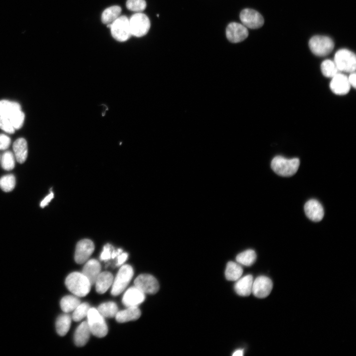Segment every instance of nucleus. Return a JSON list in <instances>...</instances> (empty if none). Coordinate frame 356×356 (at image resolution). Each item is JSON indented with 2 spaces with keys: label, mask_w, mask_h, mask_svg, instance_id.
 <instances>
[{
  "label": "nucleus",
  "mask_w": 356,
  "mask_h": 356,
  "mask_svg": "<svg viewBox=\"0 0 356 356\" xmlns=\"http://www.w3.org/2000/svg\"><path fill=\"white\" fill-rule=\"evenodd\" d=\"M113 280L112 274L109 271H103L98 275L95 284L98 293L103 294L112 285Z\"/></svg>",
  "instance_id": "21"
},
{
  "label": "nucleus",
  "mask_w": 356,
  "mask_h": 356,
  "mask_svg": "<svg viewBox=\"0 0 356 356\" xmlns=\"http://www.w3.org/2000/svg\"><path fill=\"white\" fill-rule=\"evenodd\" d=\"M144 300V293L134 286L126 291L122 299V303L127 307H134L141 304Z\"/></svg>",
  "instance_id": "16"
},
{
  "label": "nucleus",
  "mask_w": 356,
  "mask_h": 356,
  "mask_svg": "<svg viewBox=\"0 0 356 356\" xmlns=\"http://www.w3.org/2000/svg\"><path fill=\"white\" fill-rule=\"evenodd\" d=\"M304 210L307 217L312 221L319 222L323 218V208L321 204L315 199H311L308 201L304 206Z\"/></svg>",
  "instance_id": "15"
},
{
  "label": "nucleus",
  "mask_w": 356,
  "mask_h": 356,
  "mask_svg": "<svg viewBox=\"0 0 356 356\" xmlns=\"http://www.w3.org/2000/svg\"><path fill=\"white\" fill-rule=\"evenodd\" d=\"M126 7L131 11L141 12L145 9L146 3L145 0H127Z\"/></svg>",
  "instance_id": "34"
},
{
  "label": "nucleus",
  "mask_w": 356,
  "mask_h": 356,
  "mask_svg": "<svg viewBox=\"0 0 356 356\" xmlns=\"http://www.w3.org/2000/svg\"><path fill=\"white\" fill-rule=\"evenodd\" d=\"M21 110L20 104L16 102L6 100L0 101V116L9 119L16 113Z\"/></svg>",
  "instance_id": "23"
},
{
  "label": "nucleus",
  "mask_w": 356,
  "mask_h": 356,
  "mask_svg": "<svg viewBox=\"0 0 356 356\" xmlns=\"http://www.w3.org/2000/svg\"><path fill=\"white\" fill-rule=\"evenodd\" d=\"M97 311L103 316L106 317L112 318L115 317L118 312V307L113 302H108L100 304Z\"/></svg>",
  "instance_id": "29"
},
{
  "label": "nucleus",
  "mask_w": 356,
  "mask_h": 356,
  "mask_svg": "<svg viewBox=\"0 0 356 356\" xmlns=\"http://www.w3.org/2000/svg\"><path fill=\"white\" fill-rule=\"evenodd\" d=\"M248 34L247 28L239 23H230L226 28V38L229 42L233 43L244 41L247 38Z\"/></svg>",
  "instance_id": "12"
},
{
  "label": "nucleus",
  "mask_w": 356,
  "mask_h": 356,
  "mask_svg": "<svg viewBox=\"0 0 356 356\" xmlns=\"http://www.w3.org/2000/svg\"><path fill=\"white\" fill-rule=\"evenodd\" d=\"M88 323L90 332L94 336L101 338L105 336L108 332L107 324L103 316L94 308L88 311Z\"/></svg>",
  "instance_id": "4"
},
{
  "label": "nucleus",
  "mask_w": 356,
  "mask_h": 356,
  "mask_svg": "<svg viewBox=\"0 0 356 356\" xmlns=\"http://www.w3.org/2000/svg\"><path fill=\"white\" fill-rule=\"evenodd\" d=\"M2 168L7 171L12 170L15 166V160L13 153L9 151L5 152L1 157Z\"/></svg>",
  "instance_id": "33"
},
{
  "label": "nucleus",
  "mask_w": 356,
  "mask_h": 356,
  "mask_svg": "<svg viewBox=\"0 0 356 356\" xmlns=\"http://www.w3.org/2000/svg\"><path fill=\"white\" fill-rule=\"evenodd\" d=\"M243 350H238L236 351L233 354V356H242L243 355Z\"/></svg>",
  "instance_id": "43"
},
{
  "label": "nucleus",
  "mask_w": 356,
  "mask_h": 356,
  "mask_svg": "<svg viewBox=\"0 0 356 356\" xmlns=\"http://www.w3.org/2000/svg\"><path fill=\"white\" fill-rule=\"evenodd\" d=\"M0 129L9 134H13L15 132V129L9 120L1 116H0Z\"/></svg>",
  "instance_id": "36"
},
{
  "label": "nucleus",
  "mask_w": 356,
  "mask_h": 356,
  "mask_svg": "<svg viewBox=\"0 0 356 356\" xmlns=\"http://www.w3.org/2000/svg\"><path fill=\"white\" fill-rule=\"evenodd\" d=\"M13 149L16 160L24 163L27 157L28 146L26 140L23 138L16 139L13 144Z\"/></svg>",
  "instance_id": "22"
},
{
  "label": "nucleus",
  "mask_w": 356,
  "mask_h": 356,
  "mask_svg": "<svg viewBox=\"0 0 356 356\" xmlns=\"http://www.w3.org/2000/svg\"><path fill=\"white\" fill-rule=\"evenodd\" d=\"M242 273L243 268L239 264L231 261L228 262L225 271V276L228 280H237Z\"/></svg>",
  "instance_id": "24"
},
{
  "label": "nucleus",
  "mask_w": 356,
  "mask_h": 356,
  "mask_svg": "<svg viewBox=\"0 0 356 356\" xmlns=\"http://www.w3.org/2000/svg\"><path fill=\"white\" fill-rule=\"evenodd\" d=\"M90 309L89 305L86 302L80 304L74 310L72 314V318L75 321H79L85 316H87L88 311Z\"/></svg>",
  "instance_id": "32"
},
{
  "label": "nucleus",
  "mask_w": 356,
  "mask_h": 356,
  "mask_svg": "<svg viewBox=\"0 0 356 356\" xmlns=\"http://www.w3.org/2000/svg\"><path fill=\"white\" fill-rule=\"evenodd\" d=\"M100 105L102 106L103 109L101 112V116L102 117H104L105 116L107 111L108 110V107L105 104H101Z\"/></svg>",
  "instance_id": "42"
},
{
  "label": "nucleus",
  "mask_w": 356,
  "mask_h": 356,
  "mask_svg": "<svg viewBox=\"0 0 356 356\" xmlns=\"http://www.w3.org/2000/svg\"><path fill=\"white\" fill-rule=\"evenodd\" d=\"M71 323V317L68 314L59 315L56 321L55 326L57 333L63 336L66 334L70 329Z\"/></svg>",
  "instance_id": "26"
},
{
  "label": "nucleus",
  "mask_w": 356,
  "mask_h": 356,
  "mask_svg": "<svg viewBox=\"0 0 356 356\" xmlns=\"http://www.w3.org/2000/svg\"><path fill=\"white\" fill-rule=\"evenodd\" d=\"M256 258L257 255L255 251L248 249L238 254L236 260L240 265L251 266L255 262Z\"/></svg>",
  "instance_id": "28"
},
{
  "label": "nucleus",
  "mask_w": 356,
  "mask_h": 356,
  "mask_svg": "<svg viewBox=\"0 0 356 356\" xmlns=\"http://www.w3.org/2000/svg\"><path fill=\"white\" fill-rule=\"evenodd\" d=\"M348 80L350 86L354 88H356V74L355 72H351L350 73L349 76L348 77Z\"/></svg>",
  "instance_id": "41"
},
{
  "label": "nucleus",
  "mask_w": 356,
  "mask_h": 356,
  "mask_svg": "<svg viewBox=\"0 0 356 356\" xmlns=\"http://www.w3.org/2000/svg\"><path fill=\"white\" fill-rule=\"evenodd\" d=\"M300 160L297 158L287 159L282 156H276L271 162V167L277 175L282 177H290L298 171Z\"/></svg>",
  "instance_id": "2"
},
{
  "label": "nucleus",
  "mask_w": 356,
  "mask_h": 356,
  "mask_svg": "<svg viewBox=\"0 0 356 356\" xmlns=\"http://www.w3.org/2000/svg\"><path fill=\"white\" fill-rule=\"evenodd\" d=\"M311 51L315 55L324 56L329 54L333 49L334 43L329 37L316 35L312 37L309 42Z\"/></svg>",
  "instance_id": "6"
},
{
  "label": "nucleus",
  "mask_w": 356,
  "mask_h": 356,
  "mask_svg": "<svg viewBox=\"0 0 356 356\" xmlns=\"http://www.w3.org/2000/svg\"><path fill=\"white\" fill-rule=\"evenodd\" d=\"M134 286L143 293L154 294L158 292L159 285L157 280L149 274H142L134 280Z\"/></svg>",
  "instance_id": "9"
},
{
  "label": "nucleus",
  "mask_w": 356,
  "mask_h": 356,
  "mask_svg": "<svg viewBox=\"0 0 356 356\" xmlns=\"http://www.w3.org/2000/svg\"><path fill=\"white\" fill-rule=\"evenodd\" d=\"M11 140L7 135L0 134V150H5L9 146Z\"/></svg>",
  "instance_id": "38"
},
{
  "label": "nucleus",
  "mask_w": 356,
  "mask_h": 356,
  "mask_svg": "<svg viewBox=\"0 0 356 356\" xmlns=\"http://www.w3.org/2000/svg\"><path fill=\"white\" fill-rule=\"evenodd\" d=\"M272 287V282L269 277L259 276L253 280L252 293L257 298H264L269 295Z\"/></svg>",
  "instance_id": "11"
},
{
  "label": "nucleus",
  "mask_w": 356,
  "mask_h": 356,
  "mask_svg": "<svg viewBox=\"0 0 356 356\" xmlns=\"http://www.w3.org/2000/svg\"><path fill=\"white\" fill-rule=\"evenodd\" d=\"M129 20L132 35L141 37L145 35L149 30L150 22L147 16L144 13L137 12Z\"/></svg>",
  "instance_id": "8"
},
{
  "label": "nucleus",
  "mask_w": 356,
  "mask_h": 356,
  "mask_svg": "<svg viewBox=\"0 0 356 356\" xmlns=\"http://www.w3.org/2000/svg\"><path fill=\"white\" fill-rule=\"evenodd\" d=\"M90 331L88 322H82L77 327L74 334V340L75 345L78 347H83L88 342Z\"/></svg>",
  "instance_id": "19"
},
{
  "label": "nucleus",
  "mask_w": 356,
  "mask_h": 356,
  "mask_svg": "<svg viewBox=\"0 0 356 356\" xmlns=\"http://www.w3.org/2000/svg\"><path fill=\"white\" fill-rule=\"evenodd\" d=\"M15 177L11 174L4 176L0 178V187L5 192L12 191L15 186Z\"/></svg>",
  "instance_id": "31"
},
{
  "label": "nucleus",
  "mask_w": 356,
  "mask_h": 356,
  "mask_svg": "<svg viewBox=\"0 0 356 356\" xmlns=\"http://www.w3.org/2000/svg\"><path fill=\"white\" fill-rule=\"evenodd\" d=\"M101 265L96 260L91 259L85 265L82 273L88 279L91 285L95 284L96 279L100 273Z\"/></svg>",
  "instance_id": "17"
},
{
  "label": "nucleus",
  "mask_w": 356,
  "mask_h": 356,
  "mask_svg": "<svg viewBox=\"0 0 356 356\" xmlns=\"http://www.w3.org/2000/svg\"><path fill=\"white\" fill-rule=\"evenodd\" d=\"M122 9L118 5H113L106 8L101 15V21L105 24L112 23L120 15Z\"/></svg>",
  "instance_id": "25"
},
{
  "label": "nucleus",
  "mask_w": 356,
  "mask_h": 356,
  "mask_svg": "<svg viewBox=\"0 0 356 356\" xmlns=\"http://www.w3.org/2000/svg\"><path fill=\"white\" fill-rule=\"evenodd\" d=\"M53 196V193L52 191L50 192V193L42 201L40 204L41 207L42 208H44L45 206H47L52 199Z\"/></svg>",
  "instance_id": "40"
},
{
  "label": "nucleus",
  "mask_w": 356,
  "mask_h": 356,
  "mask_svg": "<svg viewBox=\"0 0 356 356\" xmlns=\"http://www.w3.org/2000/svg\"><path fill=\"white\" fill-rule=\"evenodd\" d=\"M321 70L325 77L331 78L339 72L334 61L330 59L325 60L321 63Z\"/></svg>",
  "instance_id": "30"
},
{
  "label": "nucleus",
  "mask_w": 356,
  "mask_h": 356,
  "mask_svg": "<svg viewBox=\"0 0 356 356\" xmlns=\"http://www.w3.org/2000/svg\"><path fill=\"white\" fill-rule=\"evenodd\" d=\"M240 19L246 28L258 29L262 27L264 23L262 15L256 10L246 8L240 13Z\"/></svg>",
  "instance_id": "10"
},
{
  "label": "nucleus",
  "mask_w": 356,
  "mask_h": 356,
  "mask_svg": "<svg viewBox=\"0 0 356 356\" xmlns=\"http://www.w3.org/2000/svg\"><path fill=\"white\" fill-rule=\"evenodd\" d=\"M253 278L252 275L248 274L240 277L234 285L236 293L241 296H248L252 293Z\"/></svg>",
  "instance_id": "18"
},
{
  "label": "nucleus",
  "mask_w": 356,
  "mask_h": 356,
  "mask_svg": "<svg viewBox=\"0 0 356 356\" xmlns=\"http://www.w3.org/2000/svg\"><path fill=\"white\" fill-rule=\"evenodd\" d=\"M134 275L133 267L129 265L121 267L114 281L111 294L117 296L121 294L128 286Z\"/></svg>",
  "instance_id": "7"
},
{
  "label": "nucleus",
  "mask_w": 356,
  "mask_h": 356,
  "mask_svg": "<svg viewBox=\"0 0 356 356\" xmlns=\"http://www.w3.org/2000/svg\"><path fill=\"white\" fill-rule=\"evenodd\" d=\"M140 315L141 312L137 306L130 307L126 310L118 312L115 318L117 322L123 323L136 320Z\"/></svg>",
  "instance_id": "20"
},
{
  "label": "nucleus",
  "mask_w": 356,
  "mask_h": 356,
  "mask_svg": "<svg viewBox=\"0 0 356 356\" xmlns=\"http://www.w3.org/2000/svg\"><path fill=\"white\" fill-rule=\"evenodd\" d=\"M334 62L339 72L351 73L356 68V55L349 49L338 50L334 55Z\"/></svg>",
  "instance_id": "3"
},
{
  "label": "nucleus",
  "mask_w": 356,
  "mask_h": 356,
  "mask_svg": "<svg viewBox=\"0 0 356 356\" xmlns=\"http://www.w3.org/2000/svg\"><path fill=\"white\" fill-rule=\"evenodd\" d=\"M111 247L112 246L109 244H107L104 246L103 251L102 252L100 257L101 260L107 261L111 258V254L112 252L111 251Z\"/></svg>",
  "instance_id": "37"
},
{
  "label": "nucleus",
  "mask_w": 356,
  "mask_h": 356,
  "mask_svg": "<svg viewBox=\"0 0 356 356\" xmlns=\"http://www.w3.org/2000/svg\"><path fill=\"white\" fill-rule=\"evenodd\" d=\"M65 283L67 289L78 297H84L90 291L91 284L88 279L82 273L73 272L66 277Z\"/></svg>",
  "instance_id": "1"
},
{
  "label": "nucleus",
  "mask_w": 356,
  "mask_h": 356,
  "mask_svg": "<svg viewBox=\"0 0 356 356\" xmlns=\"http://www.w3.org/2000/svg\"><path fill=\"white\" fill-rule=\"evenodd\" d=\"M351 87L348 77L340 72L331 78L330 88L336 94H346L349 92Z\"/></svg>",
  "instance_id": "14"
},
{
  "label": "nucleus",
  "mask_w": 356,
  "mask_h": 356,
  "mask_svg": "<svg viewBox=\"0 0 356 356\" xmlns=\"http://www.w3.org/2000/svg\"><path fill=\"white\" fill-rule=\"evenodd\" d=\"M128 254L127 253H121L117 256V266H120L122 265L128 259Z\"/></svg>",
  "instance_id": "39"
},
{
  "label": "nucleus",
  "mask_w": 356,
  "mask_h": 356,
  "mask_svg": "<svg viewBox=\"0 0 356 356\" xmlns=\"http://www.w3.org/2000/svg\"><path fill=\"white\" fill-rule=\"evenodd\" d=\"M107 27L110 28L114 39L119 42H125L132 36L129 20L125 15L120 16L112 23L107 25Z\"/></svg>",
  "instance_id": "5"
},
{
  "label": "nucleus",
  "mask_w": 356,
  "mask_h": 356,
  "mask_svg": "<svg viewBox=\"0 0 356 356\" xmlns=\"http://www.w3.org/2000/svg\"><path fill=\"white\" fill-rule=\"evenodd\" d=\"M24 118V114L21 110L12 115L8 120L15 129H19L23 125Z\"/></svg>",
  "instance_id": "35"
},
{
  "label": "nucleus",
  "mask_w": 356,
  "mask_h": 356,
  "mask_svg": "<svg viewBox=\"0 0 356 356\" xmlns=\"http://www.w3.org/2000/svg\"><path fill=\"white\" fill-rule=\"evenodd\" d=\"M80 303L81 301L78 297L67 295L61 299L60 305L62 310L67 313L74 310Z\"/></svg>",
  "instance_id": "27"
},
{
  "label": "nucleus",
  "mask_w": 356,
  "mask_h": 356,
  "mask_svg": "<svg viewBox=\"0 0 356 356\" xmlns=\"http://www.w3.org/2000/svg\"><path fill=\"white\" fill-rule=\"evenodd\" d=\"M94 250L93 242L88 239H84L78 242L75 253V260L79 264L86 262Z\"/></svg>",
  "instance_id": "13"
}]
</instances>
